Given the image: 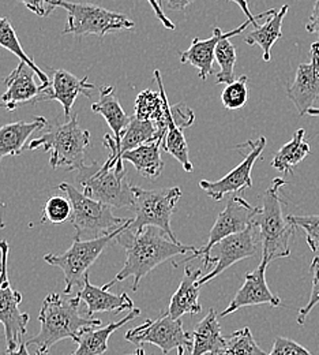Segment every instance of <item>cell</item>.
Masks as SVG:
<instances>
[{
	"instance_id": "cell-17",
	"label": "cell",
	"mask_w": 319,
	"mask_h": 355,
	"mask_svg": "<svg viewBox=\"0 0 319 355\" xmlns=\"http://www.w3.org/2000/svg\"><path fill=\"white\" fill-rule=\"evenodd\" d=\"M266 268L268 266L259 264L255 270L246 275L243 286L230 301L228 308L221 311L220 317H226L247 306L271 305L272 308H278L281 305V300L274 295L266 283Z\"/></svg>"
},
{
	"instance_id": "cell-29",
	"label": "cell",
	"mask_w": 319,
	"mask_h": 355,
	"mask_svg": "<svg viewBox=\"0 0 319 355\" xmlns=\"http://www.w3.org/2000/svg\"><path fill=\"white\" fill-rule=\"evenodd\" d=\"M288 10H289L288 6H282L281 10L277 11L272 17H269L262 26L250 32L244 39L246 44L259 45L262 48V52H264L262 59L265 62L272 60V48L282 36V31H281L282 21Z\"/></svg>"
},
{
	"instance_id": "cell-40",
	"label": "cell",
	"mask_w": 319,
	"mask_h": 355,
	"mask_svg": "<svg viewBox=\"0 0 319 355\" xmlns=\"http://www.w3.org/2000/svg\"><path fill=\"white\" fill-rule=\"evenodd\" d=\"M37 17H48L57 8V0H19Z\"/></svg>"
},
{
	"instance_id": "cell-41",
	"label": "cell",
	"mask_w": 319,
	"mask_h": 355,
	"mask_svg": "<svg viewBox=\"0 0 319 355\" xmlns=\"http://www.w3.org/2000/svg\"><path fill=\"white\" fill-rule=\"evenodd\" d=\"M228 1H233V3H236V4L241 8V11L246 14L247 19H250V21L253 22V25H254V28H255V29H257V28H259V25L257 24V21H258V19H268L269 17H272L273 14L277 12L274 8H272V10H269V11H265V12H261V14H258V15H254V14L250 11V7H248L247 0H228Z\"/></svg>"
},
{
	"instance_id": "cell-7",
	"label": "cell",
	"mask_w": 319,
	"mask_h": 355,
	"mask_svg": "<svg viewBox=\"0 0 319 355\" xmlns=\"http://www.w3.org/2000/svg\"><path fill=\"white\" fill-rule=\"evenodd\" d=\"M134 218L129 230L139 231L146 227H157L164 231L174 242L181 243L171 228V218L176 209V204L182 197L181 187L145 190L133 186Z\"/></svg>"
},
{
	"instance_id": "cell-43",
	"label": "cell",
	"mask_w": 319,
	"mask_h": 355,
	"mask_svg": "<svg viewBox=\"0 0 319 355\" xmlns=\"http://www.w3.org/2000/svg\"><path fill=\"white\" fill-rule=\"evenodd\" d=\"M306 29L309 33L317 35L319 40V0H316V3H314L311 17H310L309 22L306 24Z\"/></svg>"
},
{
	"instance_id": "cell-48",
	"label": "cell",
	"mask_w": 319,
	"mask_h": 355,
	"mask_svg": "<svg viewBox=\"0 0 319 355\" xmlns=\"http://www.w3.org/2000/svg\"><path fill=\"white\" fill-rule=\"evenodd\" d=\"M4 228V222H3V218H1V214H0V230Z\"/></svg>"
},
{
	"instance_id": "cell-31",
	"label": "cell",
	"mask_w": 319,
	"mask_h": 355,
	"mask_svg": "<svg viewBox=\"0 0 319 355\" xmlns=\"http://www.w3.org/2000/svg\"><path fill=\"white\" fill-rule=\"evenodd\" d=\"M134 116L142 121L154 122L161 132L167 134V119L160 90L153 92L146 89L138 94L134 104Z\"/></svg>"
},
{
	"instance_id": "cell-15",
	"label": "cell",
	"mask_w": 319,
	"mask_h": 355,
	"mask_svg": "<svg viewBox=\"0 0 319 355\" xmlns=\"http://www.w3.org/2000/svg\"><path fill=\"white\" fill-rule=\"evenodd\" d=\"M164 138H165V133L161 132L154 122L142 121L133 116L127 130L125 132L119 142L115 141L112 134L108 133L104 135L102 145L109 152L108 160L104 163V168L125 170L122 157L126 152L156 139H161L164 142Z\"/></svg>"
},
{
	"instance_id": "cell-2",
	"label": "cell",
	"mask_w": 319,
	"mask_h": 355,
	"mask_svg": "<svg viewBox=\"0 0 319 355\" xmlns=\"http://www.w3.org/2000/svg\"><path fill=\"white\" fill-rule=\"evenodd\" d=\"M81 300L64 298L57 293L46 295L39 315L40 332L26 340L28 346L36 347V355H49L53 345L63 339H71L80 343L85 331L102 325L101 320L82 317L80 314Z\"/></svg>"
},
{
	"instance_id": "cell-32",
	"label": "cell",
	"mask_w": 319,
	"mask_h": 355,
	"mask_svg": "<svg viewBox=\"0 0 319 355\" xmlns=\"http://www.w3.org/2000/svg\"><path fill=\"white\" fill-rule=\"evenodd\" d=\"M0 46L12 52L18 59L19 62H25L28 63L37 74V77L40 78L42 81V85L44 87V89L51 84L48 76H46L44 71H42V69L33 62V58H30L22 48V45L19 43V39L14 31V26L10 22L8 18L6 17H0Z\"/></svg>"
},
{
	"instance_id": "cell-35",
	"label": "cell",
	"mask_w": 319,
	"mask_h": 355,
	"mask_svg": "<svg viewBox=\"0 0 319 355\" xmlns=\"http://www.w3.org/2000/svg\"><path fill=\"white\" fill-rule=\"evenodd\" d=\"M73 214V207L69 198L63 196H53L46 201L43 212V218L39 224L49 222L52 224H62L70 220Z\"/></svg>"
},
{
	"instance_id": "cell-37",
	"label": "cell",
	"mask_w": 319,
	"mask_h": 355,
	"mask_svg": "<svg viewBox=\"0 0 319 355\" xmlns=\"http://www.w3.org/2000/svg\"><path fill=\"white\" fill-rule=\"evenodd\" d=\"M288 222L295 227H300L306 232V241L311 252H319V215L309 216H286Z\"/></svg>"
},
{
	"instance_id": "cell-24",
	"label": "cell",
	"mask_w": 319,
	"mask_h": 355,
	"mask_svg": "<svg viewBox=\"0 0 319 355\" xmlns=\"http://www.w3.org/2000/svg\"><path fill=\"white\" fill-rule=\"evenodd\" d=\"M154 77H156L158 90H160L161 97H163L165 119H167V129H168L167 134H165V138H164V142H163V149L165 152H168L170 155H172L182 164L184 171L191 173L194 170V167H192V163L190 162V157H188V145H187V141L183 135L182 129L175 122V118H174V114H172V107H171V104L167 98L165 89L163 85V78H161V74H160L158 70L154 71Z\"/></svg>"
},
{
	"instance_id": "cell-51",
	"label": "cell",
	"mask_w": 319,
	"mask_h": 355,
	"mask_svg": "<svg viewBox=\"0 0 319 355\" xmlns=\"http://www.w3.org/2000/svg\"><path fill=\"white\" fill-rule=\"evenodd\" d=\"M163 1H164V0H158V3H160V6H161V7H163Z\"/></svg>"
},
{
	"instance_id": "cell-33",
	"label": "cell",
	"mask_w": 319,
	"mask_h": 355,
	"mask_svg": "<svg viewBox=\"0 0 319 355\" xmlns=\"http://www.w3.org/2000/svg\"><path fill=\"white\" fill-rule=\"evenodd\" d=\"M226 340L227 346L223 355H268L258 346L248 327L233 332Z\"/></svg>"
},
{
	"instance_id": "cell-20",
	"label": "cell",
	"mask_w": 319,
	"mask_h": 355,
	"mask_svg": "<svg viewBox=\"0 0 319 355\" xmlns=\"http://www.w3.org/2000/svg\"><path fill=\"white\" fill-rule=\"evenodd\" d=\"M36 71L25 62L18 66L4 78L7 90L1 94V103L7 105L8 111H14L25 104H35L36 98L43 93L44 87L35 80Z\"/></svg>"
},
{
	"instance_id": "cell-10",
	"label": "cell",
	"mask_w": 319,
	"mask_h": 355,
	"mask_svg": "<svg viewBox=\"0 0 319 355\" xmlns=\"http://www.w3.org/2000/svg\"><path fill=\"white\" fill-rule=\"evenodd\" d=\"M10 246L7 241L0 242V324L4 328L7 349H17L22 342L21 338L28 332L30 315L21 311L22 294L11 287L7 264Z\"/></svg>"
},
{
	"instance_id": "cell-34",
	"label": "cell",
	"mask_w": 319,
	"mask_h": 355,
	"mask_svg": "<svg viewBox=\"0 0 319 355\" xmlns=\"http://www.w3.org/2000/svg\"><path fill=\"white\" fill-rule=\"evenodd\" d=\"M216 60L220 64V71L216 76L217 84H232L235 78V64L237 60L236 48L229 42V39H223L216 48Z\"/></svg>"
},
{
	"instance_id": "cell-14",
	"label": "cell",
	"mask_w": 319,
	"mask_h": 355,
	"mask_svg": "<svg viewBox=\"0 0 319 355\" xmlns=\"http://www.w3.org/2000/svg\"><path fill=\"white\" fill-rule=\"evenodd\" d=\"M266 146V138L259 137L257 139H250L243 145H239L237 149L246 150L243 162L236 166L227 175L216 182L202 179L199 182L201 189L215 201H221L227 194L241 191L244 189L253 187L251 171L255 162L261 157Z\"/></svg>"
},
{
	"instance_id": "cell-27",
	"label": "cell",
	"mask_w": 319,
	"mask_h": 355,
	"mask_svg": "<svg viewBox=\"0 0 319 355\" xmlns=\"http://www.w3.org/2000/svg\"><path fill=\"white\" fill-rule=\"evenodd\" d=\"M139 314H140V311L134 308L127 315H125L119 321H113V322H109L105 327L91 328V329L85 331L81 336V340L78 343L77 350L71 355H102L104 353H107L108 340H109L111 335L116 329L122 328L127 322L137 318Z\"/></svg>"
},
{
	"instance_id": "cell-44",
	"label": "cell",
	"mask_w": 319,
	"mask_h": 355,
	"mask_svg": "<svg viewBox=\"0 0 319 355\" xmlns=\"http://www.w3.org/2000/svg\"><path fill=\"white\" fill-rule=\"evenodd\" d=\"M165 6L174 11H183L194 3V0H164Z\"/></svg>"
},
{
	"instance_id": "cell-3",
	"label": "cell",
	"mask_w": 319,
	"mask_h": 355,
	"mask_svg": "<svg viewBox=\"0 0 319 355\" xmlns=\"http://www.w3.org/2000/svg\"><path fill=\"white\" fill-rule=\"evenodd\" d=\"M89 145L91 133L80 125L78 112H75L64 121L57 118L53 125H48L43 133L28 144V149L49 152V166L53 170L64 167L67 171H78L85 166Z\"/></svg>"
},
{
	"instance_id": "cell-28",
	"label": "cell",
	"mask_w": 319,
	"mask_h": 355,
	"mask_svg": "<svg viewBox=\"0 0 319 355\" xmlns=\"http://www.w3.org/2000/svg\"><path fill=\"white\" fill-rule=\"evenodd\" d=\"M161 146L163 141L156 139L147 144H143L136 149H131L126 152L122 157L123 162L131 163L138 174L146 179H157L163 174L164 170V162L161 159Z\"/></svg>"
},
{
	"instance_id": "cell-46",
	"label": "cell",
	"mask_w": 319,
	"mask_h": 355,
	"mask_svg": "<svg viewBox=\"0 0 319 355\" xmlns=\"http://www.w3.org/2000/svg\"><path fill=\"white\" fill-rule=\"evenodd\" d=\"M307 115H309V116H319V108H314V107L310 108L309 112H307Z\"/></svg>"
},
{
	"instance_id": "cell-13",
	"label": "cell",
	"mask_w": 319,
	"mask_h": 355,
	"mask_svg": "<svg viewBox=\"0 0 319 355\" xmlns=\"http://www.w3.org/2000/svg\"><path fill=\"white\" fill-rule=\"evenodd\" d=\"M258 211H259V207H253L243 197H239V196L232 197L226 209L219 215L215 225L212 227L209 232L208 243L201 249H198L197 252L191 253L188 257L183 259L182 263H179L178 266L201 257L203 259V264L208 263L213 246L233 234H239L244 231L251 223L254 222V218L257 216Z\"/></svg>"
},
{
	"instance_id": "cell-5",
	"label": "cell",
	"mask_w": 319,
	"mask_h": 355,
	"mask_svg": "<svg viewBox=\"0 0 319 355\" xmlns=\"http://www.w3.org/2000/svg\"><path fill=\"white\" fill-rule=\"evenodd\" d=\"M62 190L71 202L73 214L69 222L75 230V239L89 241L102 238L118 231L129 219H120L113 215V208L100 201L91 200L70 183H60Z\"/></svg>"
},
{
	"instance_id": "cell-1",
	"label": "cell",
	"mask_w": 319,
	"mask_h": 355,
	"mask_svg": "<svg viewBox=\"0 0 319 355\" xmlns=\"http://www.w3.org/2000/svg\"><path fill=\"white\" fill-rule=\"evenodd\" d=\"M129 225L116 236V242L125 248L127 259L115 279L104 284V287L108 290L115 283L123 282L133 276V291H137L140 279H143L154 268L175 259L176 256L198 250L195 246L174 242L157 227H146L139 231H131L129 230Z\"/></svg>"
},
{
	"instance_id": "cell-22",
	"label": "cell",
	"mask_w": 319,
	"mask_h": 355,
	"mask_svg": "<svg viewBox=\"0 0 319 355\" xmlns=\"http://www.w3.org/2000/svg\"><path fill=\"white\" fill-rule=\"evenodd\" d=\"M48 126L44 116H37L32 122L18 121L0 128V162L6 156H18L28 149L29 138Z\"/></svg>"
},
{
	"instance_id": "cell-11",
	"label": "cell",
	"mask_w": 319,
	"mask_h": 355,
	"mask_svg": "<svg viewBox=\"0 0 319 355\" xmlns=\"http://www.w3.org/2000/svg\"><path fill=\"white\" fill-rule=\"evenodd\" d=\"M259 242L261 236L258 225L253 222L244 231L233 234L216 243L210 252L208 263L203 264V268L212 266L215 268L206 276L199 279L198 286L202 287L236 263L257 256L259 253Z\"/></svg>"
},
{
	"instance_id": "cell-50",
	"label": "cell",
	"mask_w": 319,
	"mask_h": 355,
	"mask_svg": "<svg viewBox=\"0 0 319 355\" xmlns=\"http://www.w3.org/2000/svg\"><path fill=\"white\" fill-rule=\"evenodd\" d=\"M0 108H6V110H7V105L3 104V103H0Z\"/></svg>"
},
{
	"instance_id": "cell-4",
	"label": "cell",
	"mask_w": 319,
	"mask_h": 355,
	"mask_svg": "<svg viewBox=\"0 0 319 355\" xmlns=\"http://www.w3.org/2000/svg\"><path fill=\"white\" fill-rule=\"evenodd\" d=\"M285 184L286 180L282 178H274L271 187L262 197V207L254 218V223L259 230L262 245L261 264L266 266L277 259L291 256L289 239L295 231V225L288 222L282 214V198L280 197V189Z\"/></svg>"
},
{
	"instance_id": "cell-19",
	"label": "cell",
	"mask_w": 319,
	"mask_h": 355,
	"mask_svg": "<svg viewBox=\"0 0 319 355\" xmlns=\"http://www.w3.org/2000/svg\"><path fill=\"white\" fill-rule=\"evenodd\" d=\"M52 76L53 78L51 84L36 98L35 104H39L42 101L56 100L63 107V111H64L63 115L66 118H70L73 115L71 110L75 103V98L80 94H84L88 98H91V92L95 87L91 83H88V76L84 78H78L66 70H55Z\"/></svg>"
},
{
	"instance_id": "cell-38",
	"label": "cell",
	"mask_w": 319,
	"mask_h": 355,
	"mask_svg": "<svg viewBox=\"0 0 319 355\" xmlns=\"http://www.w3.org/2000/svg\"><path fill=\"white\" fill-rule=\"evenodd\" d=\"M310 270H311V276H313V290H311V295H310L307 305L304 308H302L298 313V324L299 325H304L306 318L310 314V311H313L319 304V257L313 259Z\"/></svg>"
},
{
	"instance_id": "cell-45",
	"label": "cell",
	"mask_w": 319,
	"mask_h": 355,
	"mask_svg": "<svg viewBox=\"0 0 319 355\" xmlns=\"http://www.w3.org/2000/svg\"><path fill=\"white\" fill-rule=\"evenodd\" d=\"M4 355H30L28 352L26 342H21L17 349H7Z\"/></svg>"
},
{
	"instance_id": "cell-26",
	"label": "cell",
	"mask_w": 319,
	"mask_h": 355,
	"mask_svg": "<svg viewBox=\"0 0 319 355\" xmlns=\"http://www.w3.org/2000/svg\"><path fill=\"white\" fill-rule=\"evenodd\" d=\"M91 111L100 114L111 128L116 142L120 141L125 132L127 130L131 118L125 112L120 103L113 94V87L100 88V98L97 103L91 104Z\"/></svg>"
},
{
	"instance_id": "cell-6",
	"label": "cell",
	"mask_w": 319,
	"mask_h": 355,
	"mask_svg": "<svg viewBox=\"0 0 319 355\" xmlns=\"http://www.w3.org/2000/svg\"><path fill=\"white\" fill-rule=\"evenodd\" d=\"M82 193L91 200L111 208H131L134 202L133 184L127 180V171L104 168V163L93 162L78 170L75 178Z\"/></svg>"
},
{
	"instance_id": "cell-8",
	"label": "cell",
	"mask_w": 319,
	"mask_h": 355,
	"mask_svg": "<svg viewBox=\"0 0 319 355\" xmlns=\"http://www.w3.org/2000/svg\"><path fill=\"white\" fill-rule=\"evenodd\" d=\"M57 7L67 10L69 14L63 35H74L75 37L94 35L102 39L108 33L130 31L136 26L134 21L127 15L91 3L57 0Z\"/></svg>"
},
{
	"instance_id": "cell-18",
	"label": "cell",
	"mask_w": 319,
	"mask_h": 355,
	"mask_svg": "<svg viewBox=\"0 0 319 355\" xmlns=\"http://www.w3.org/2000/svg\"><path fill=\"white\" fill-rule=\"evenodd\" d=\"M253 22L247 19L244 24H241L239 28L230 31L228 33H223L219 26H215L213 36L208 40H201L199 37H195L188 49L181 52V62L184 64H191L199 70V78L202 81H206L213 73V63L216 60V48L217 44L223 39H230L233 36H237L243 33Z\"/></svg>"
},
{
	"instance_id": "cell-36",
	"label": "cell",
	"mask_w": 319,
	"mask_h": 355,
	"mask_svg": "<svg viewBox=\"0 0 319 355\" xmlns=\"http://www.w3.org/2000/svg\"><path fill=\"white\" fill-rule=\"evenodd\" d=\"M248 78L246 76L239 77L232 84H228L221 93V101L223 105L230 110H239L243 108L248 100V88H247Z\"/></svg>"
},
{
	"instance_id": "cell-49",
	"label": "cell",
	"mask_w": 319,
	"mask_h": 355,
	"mask_svg": "<svg viewBox=\"0 0 319 355\" xmlns=\"http://www.w3.org/2000/svg\"><path fill=\"white\" fill-rule=\"evenodd\" d=\"M178 355H184V349L183 347L178 349Z\"/></svg>"
},
{
	"instance_id": "cell-52",
	"label": "cell",
	"mask_w": 319,
	"mask_h": 355,
	"mask_svg": "<svg viewBox=\"0 0 319 355\" xmlns=\"http://www.w3.org/2000/svg\"><path fill=\"white\" fill-rule=\"evenodd\" d=\"M217 355H221V354H217Z\"/></svg>"
},
{
	"instance_id": "cell-47",
	"label": "cell",
	"mask_w": 319,
	"mask_h": 355,
	"mask_svg": "<svg viewBox=\"0 0 319 355\" xmlns=\"http://www.w3.org/2000/svg\"><path fill=\"white\" fill-rule=\"evenodd\" d=\"M131 355H146L145 354V350L142 347H138L137 350Z\"/></svg>"
},
{
	"instance_id": "cell-30",
	"label": "cell",
	"mask_w": 319,
	"mask_h": 355,
	"mask_svg": "<svg viewBox=\"0 0 319 355\" xmlns=\"http://www.w3.org/2000/svg\"><path fill=\"white\" fill-rule=\"evenodd\" d=\"M306 130L299 129L292 139L274 155L272 167L282 174H293L295 167L310 155V145L304 141Z\"/></svg>"
},
{
	"instance_id": "cell-21",
	"label": "cell",
	"mask_w": 319,
	"mask_h": 355,
	"mask_svg": "<svg viewBox=\"0 0 319 355\" xmlns=\"http://www.w3.org/2000/svg\"><path fill=\"white\" fill-rule=\"evenodd\" d=\"M78 297L81 302H84L88 306L86 315L91 318L95 313H122L123 311H133L134 302L131 298L123 293L120 295L112 294L108 288L93 286L89 280V273L85 275L84 287L78 293Z\"/></svg>"
},
{
	"instance_id": "cell-12",
	"label": "cell",
	"mask_w": 319,
	"mask_h": 355,
	"mask_svg": "<svg viewBox=\"0 0 319 355\" xmlns=\"http://www.w3.org/2000/svg\"><path fill=\"white\" fill-rule=\"evenodd\" d=\"M125 339L133 345H154L167 355L174 349H192V335L185 332L182 320L172 318L168 311L161 313L156 320H146L142 325L129 331Z\"/></svg>"
},
{
	"instance_id": "cell-42",
	"label": "cell",
	"mask_w": 319,
	"mask_h": 355,
	"mask_svg": "<svg viewBox=\"0 0 319 355\" xmlns=\"http://www.w3.org/2000/svg\"><path fill=\"white\" fill-rule=\"evenodd\" d=\"M147 1H149V4L152 6V8H153L156 17L158 18V21L163 24V26L167 28V29H170V31H175V29H176V25H175L172 21H170V18L165 15V12H164L163 7L160 6L158 0H147Z\"/></svg>"
},
{
	"instance_id": "cell-16",
	"label": "cell",
	"mask_w": 319,
	"mask_h": 355,
	"mask_svg": "<svg viewBox=\"0 0 319 355\" xmlns=\"http://www.w3.org/2000/svg\"><path fill=\"white\" fill-rule=\"evenodd\" d=\"M288 98L295 104L300 116L307 115L309 110L319 97V42L311 45V60L298 67L293 83L286 88Z\"/></svg>"
},
{
	"instance_id": "cell-39",
	"label": "cell",
	"mask_w": 319,
	"mask_h": 355,
	"mask_svg": "<svg viewBox=\"0 0 319 355\" xmlns=\"http://www.w3.org/2000/svg\"><path fill=\"white\" fill-rule=\"evenodd\" d=\"M268 355H313L298 342L278 336L274 339L273 350Z\"/></svg>"
},
{
	"instance_id": "cell-9",
	"label": "cell",
	"mask_w": 319,
	"mask_h": 355,
	"mask_svg": "<svg viewBox=\"0 0 319 355\" xmlns=\"http://www.w3.org/2000/svg\"><path fill=\"white\" fill-rule=\"evenodd\" d=\"M130 223L131 219H129V222L126 223L123 227H120L118 231L109 235H105L102 238L89 239V241H81L74 238L71 248L63 254L48 253L44 256V261L49 266H57L63 270L64 280H66V288H64L66 295L71 294L75 286L84 287V280H85V275L88 273V269L101 256V253L108 246V243L116 239V236Z\"/></svg>"
},
{
	"instance_id": "cell-23",
	"label": "cell",
	"mask_w": 319,
	"mask_h": 355,
	"mask_svg": "<svg viewBox=\"0 0 319 355\" xmlns=\"http://www.w3.org/2000/svg\"><path fill=\"white\" fill-rule=\"evenodd\" d=\"M202 275V268L191 269L187 266L184 269L182 283L178 287L176 293L171 298V304L168 306V314L179 320L184 314H198L202 311V306L199 304V286L198 282Z\"/></svg>"
},
{
	"instance_id": "cell-25",
	"label": "cell",
	"mask_w": 319,
	"mask_h": 355,
	"mask_svg": "<svg viewBox=\"0 0 319 355\" xmlns=\"http://www.w3.org/2000/svg\"><path fill=\"white\" fill-rule=\"evenodd\" d=\"M191 355L224 354L227 340L221 335V327L216 311L210 309L208 315L194 328Z\"/></svg>"
}]
</instances>
